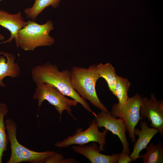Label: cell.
Here are the masks:
<instances>
[{"label": "cell", "mask_w": 163, "mask_h": 163, "mask_svg": "<svg viewBox=\"0 0 163 163\" xmlns=\"http://www.w3.org/2000/svg\"><path fill=\"white\" fill-rule=\"evenodd\" d=\"M32 79L36 84L49 83L52 85L65 96L69 97L81 104L95 117L88 103L72 88L71 83V72L68 69L59 71L55 65L47 62L37 66L31 71Z\"/></svg>", "instance_id": "obj_1"}, {"label": "cell", "mask_w": 163, "mask_h": 163, "mask_svg": "<svg viewBox=\"0 0 163 163\" xmlns=\"http://www.w3.org/2000/svg\"><path fill=\"white\" fill-rule=\"evenodd\" d=\"M97 66L91 65L88 68L72 67L70 70L71 83L73 89L84 99L88 100L93 106L101 111L110 113L97 94L95 86L100 78L97 72Z\"/></svg>", "instance_id": "obj_2"}, {"label": "cell", "mask_w": 163, "mask_h": 163, "mask_svg": "<svg viewBox=\"0 0 163 163\" xmlns=\"http://www.w3.org/2000/svg\"><path fill=\"white\" fill-rule=\"evenodd\" d=\"M53 29V23L49 21L43 24L29 20L27 24L17 33L14 40L17 47L25 51H33L37 47L51 46L55 40L49 34Z\"/></svg>", "instance_id": "obj_3"}, {"label": "cell", "mask_w": 163, "mask_h": 163, "mask_svg": "<svg viewBox=\"0 0 163 163\" xmlns=\"http://www.w3.org/2000/svg\"><path fill=\"white\" fill-rule=\"evenodd\" d=\"M8 141L10 143L11 155L6 163H45L48 157L54 154L55 152L46 151L39 152L31 150L24 146L18 141L16 136L17 126L13 120L8 118L4 122Z\"/></svg>", "instance_id": "obj_4"}, {"label": "cell", "mask_w": 163, "mask_h": 163, "mask_svg": "<svg viewBox=\"0 0 163 163\" xmlns=\"http://www.w3.org/2000/svg\"><path fill=\"white\" fill-rule=\"evenodd\" d=\"M36 88L33 95L34 99L38 101V110L43 101H47L53 106L60 115V121L62 114L66 110L71 117L75 120L77 119L73 114L72 107L76 106L78 103L74 100L70 99L62 94L52 85L46 83L36 84Z\"/></svg>", "instance_id": "obj_5"}, {"label": "cell", "mask_w": 163, "mask_h": 163, "mask_svg": "<svg viewBox=\"0 0 163 163\" xmlns=\"http://www.w3.org/2000/svg\"><path fill=\"white\" fill-rule=\"evenodd\" d=\"M142 104V97L137 93L124 104H113L110 112L114 117L120 118L125 124L129 136L133 143L136 140L134 130L136 126L141 120L140 111Z\"/></svg>", "instance_id": "obj_6"}, {"label": "cell", "mask_w": 163, "mask_h": 163, "mask_svg": "<svg viewBox=\"0 0 163 163\" xmlns=\"http://www.w3.org/2000/svg\"><path fill=\"white\" fill-rule=\"evenodd\" d=\"M98 128L95 119H94L87 129L82 131L81 128L78 129L75 134L69 136L62 141L56 142L55 146L56 147L67 148L72 145H82L90 142H95L99 144L100 150L104 151V148L106 145V137L108 130L105 129L102 132H100Z\"/></svg>", "instance_id": "obj_7"}, {"label": "cell", "mask_w": 163, "mask_h": 163, "mask_svg": "<svg viewBox=\"0 0 163 163\" xmlns=\"http://www.w3.org/2000/svg\"><path fill=\"white\" fill-rule=\"evenodd\" d=\"M141 120L147 119L150 126L156 129L163 136V102L157 100L152 93L150 98L142 97L140 111Z\"/></svg>", "instance_id": "obj_8"}, {"label": "cell", "mask_w": 163, "mask_h": 163, "mask_svg": "<svg viewBox=\"0 0 163 163\" xmlns=\"http://www.w3.org/2000/svg\"><path fill=\"white\" fill-rule=\"evenodd\" d=\"M95 119L99 127H103L118 136L123 146L121 153L129 155V144L126 135V127L123 120L120 118L116 119L110 113L103 111L98 113Z\"/></svg>", "instance_id": "obj_9"}, {"label": "cell", "mask_w": 163, "mask_h": 163, "mask_svg": "<svg viewBox=\"0 0 163 163\" xmlns=\"http://www.w3.org/2000/svg\"><path fill=\"white\" fill-rule=\"evenodd\" d=\"M75 152L82 155L91 163H117L120 153L107 155L101 153L98 145L95 143L82 145H75L72 147Z\"/></svg>", "instance_id": "obj_10"}, {"label": "cell", "mask_w": 163, "mask_h": 163, "mask_svg": "<svg viewBox=\"0 0 163 163\" xmlns=\"http://www.w3.org/2000/svg\"><path fill=\"white\" fill-rule=\"evenodd\" d=\"M140 126L141 130L135 128L134 130L135 135L138 136V138L134 145L133 152L129 155L132 162L136 161L138 158H140V153L141 151L146 148L154 136L158 133L156 129L149 127L145 121L141 122Z\"/></svg>", "instance_id": "obj_11"}, {"label": "cell", "mask_w": 163, "mask_h": 163, "mask_svg": "<svg viewBox=\"0 0 163 163\" xmlns=\"http://www.w3.org/2000/svg\"><path fill=\"white\" fill-rule=\"evenodd\" d=\"M27 24L24 21L20 11L15 14H10L7 11L0 10V25L8 29L11 35L8 39L0 44L11 42L17 38L18 32Z\"/></svg>", "instance_id": "obj_12"}, {"label": "cell", "mask_w": 163, "mask_h": 163, "mask_svg": "<svg viewBox=\"0 0 163 163\" xmlns=\"http://www.w3.org/2000/svg\"><path fill=\"white\" fill-rule=\"evenodd\" d=\"M0 85L5 87V84L3 80L5 77L9 76L15 78L19 76L20 68L18 64L15 62V56L11 53L0 51Z\"/></svg>", "instance_id": "obj_13"}, {"label": "cell", "mask_w": 163, "mask_h": 163, "mask_svg": "<svg viewBox=\"0 0 163 163\" xmlns=\"http://www.w3.org/2000/svg\"><path fill=\"white\" fill-rule=\"evenodd\" d=\"M97 70L100 78H104L107 82L110 90L115 95V85L117 75L115 68L109 62L97 65Z\"/></svg>", "instance_id": "obj_14"}, {"label": "cell", "mask_w": 163, "mask_h": 163, "mask_svg": "<svg viewBox=\"0 0 163 163\" xmlns=\"http://www.w3.org/2000/svg\"><path fill=\"white\" fill-rule=\"evenodd\" d=\"M147 152L141 154L140 158L143 163H162L163 162V146L162 142L157 144L150 143L146 148Z\"/></svg>", "instance_id": "obj_15"}, {"label": "cell", "mask_w": 163, "mask_h": 163, "mask_svg": "<svg viewBox=\"0 0 163 163\" xmlns=\"http://www.w3.org/2000/svg\"><path fill=\"white\" fill-rule=\"evenodd\" d=\"M61 0H35L32 7L24 10L27 18L35 21L38 15L46 7L51 6L57 8L59 5Z\"/></svg>", "instance_id": "obj_16"}, {"label": "cell", "mask_w": 163, "mask_h": 163, "mask_svg": "<svg viewBox=\"0 0 163 163\" xmlns=\"http://www.w3.org/2000/svg\"><path fill=\"white\" fill-rule=\"evenodd\" d=\"M8 112L7 105L0 102V163L2 162L3 153L7 151L8 141L4 120V117Z\"/></svg>", "instance_id": "obj_17"}, {"label": "cell", "mask_w": 163, "mask_h": 163, "mask_svg": "<svg viewBox=\"0 0 163 163\" xmlns=\"http://www.w3.org/2000/svg\"><path fill=\"white\" fill-rule=\"evenodd\" d=\"M131 84L127 78L117 75L115 85V96L118 98L119 104L125 103L129 99L128 91Z\"/></svg>", "instance_id": "obj_18"}, {"label": "cell", "mask_w": 163, "mask_h": 163, "mask_svg": "<svg viewBox=\"0 0 163 163\" xmlns=\"http://www.w3.org/2000/svg\"><path fill=\"white\" fill-rule=\"evenodd\" d=\"M79 161L74 158H64L62 154L55 152L54 155L47 158L46 163H75Z\"/></svg>", "instance_id": "obj_19"}, {"label": "cell", "mask_w": 163, "mask_h": 163, "mask_svg": "<svg viewBox=\"0 0 163 163\" xmlns=\"http://www.w3.org/2000/svg\"><path fill=\"white\" fill-rule=\"evenodd\" d=\"M120 157L117 163H129L132 161L129 155H126L120 153Z\"/></svg>", "instance_id": "obj_20"}, {"label": "cell", "mask_w": 163, "mask_h": 163, "mask_svg": "<svg viewBox=\"0 0 163 163\" xmlns=\"http://www.w3.org/2000/svg\"><path fill=\"white\" fill-rule=\"evenodd\" d=\"M5 39L4 36L2 34H0V40L3 41Z\"/></svg>", "instance_id": "obj_21"}]
</instances>
